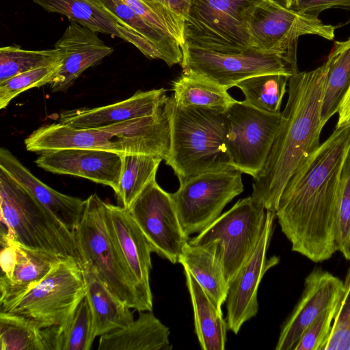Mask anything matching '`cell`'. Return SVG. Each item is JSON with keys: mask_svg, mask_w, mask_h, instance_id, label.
Returning a JSON list of instances; mask_svg holds the SVG:
<instances>
[{"mask_svg": "<svg viewBox=\"0 0 350 350\" xmlns=\"http://www.w3.org/2000/svg\"><path fill=\"white\" fill-rule=\"evenodd\" d=\"M62 65V61L19 74L0 83V109L6 108L12 99L25 91L51 84Z\"/></svg>", "mask_w": 350, "mask_h": 350, "instance_id": "obj_36", "label": "cell"}, {"mask_svg": "<svg viewBox=\"0 0 350 350\" xmlns=\"http://www.w3.org/2000/svg\"><path fill=\"white\" fill-rule=\"evenodd\" d=\"M0 304L5 311L40 282L64 258L1 237Z\"/></svg>", "mask_w": 350, "mask_h": 350, "instance_id": "obj_16", "label": "cell"}, {"mask_svg": "<svg viewBox=\"0 0 350 350\" xmlns=\"http://www.w3.org/2000/svg\"><path fill=\"white\" fill-rule=\"evenodd\" d=\"M350 147V123L331 135L296 169L275 213L281 230L297 252L314 262L337 250L341 169Z\"/></svg>", "mask_w": 350, "mask_h": 350, "instance_id": "obj_1", "label": "cell"}, {"mask_svg": "<svg viewBox=\"0 0 350 350\" xmlns=\"http://www.w3.org/2000/svg\"><path fill=\"white\" fill-rule=\"evenodd\" d=\"M344 282L321 267L304 280L301 296L283 324L275 350H294L304 331L325 310L341 302Z\"/></svg>", "mask_w": 350, "mask_h": 350, "instance_id": "obj_17", "label": "cell"}, {"mask_svg": "<svg viewBox=\"0 0 350 350\" xmlns=\"http://www.w3.org/2000/svg\"><path fill=\"white\" fill-rule=\"evenodd\" d=\"M343 282V297L325 350H350V266Z\"/></svg>", "mask_w": 350, "mask_h": 350, "instance_id": "obj_38", "label": "cell"}, {"mask_svg": "<svg viewBox=\"0 0 350 350\" xmlns=\"http://www.w3.org/2000/svg\"><path fill=\"white\" fill-rule=\"evenodd\" d=\"M164 109L170 138L165 161L180 183L200 174L232 165L226 146L224 111L179 107L172 96L167 98Z\"/></svg>", "mask_w": 350, "mask_h": 350, "instance_id": "obj_4", "label": "cell"}, {"mask_svg": "<svg viewBox=\"0 0 350 350\" xmlns=\"http://www.w3.org/2000/svg\"><path fill=\"white\" fill-rule=\"evenodd\" d=\"M183 72L205 77L227 90L247 78L262 74L289 77L299 72L297 64L277 53L254 47L239 53H222L185 42L183 47Z\"/></svg>", "mask_w": 350, "mask_h": 350, "instance_id": "obj_12", "label": "cell"}, {"mask_svg": "<svg viewBox=\"0 0 350 350\" xmlns=\"http://www.w3.org/2000/svg\"><path fill=\"white\" fill-rule=\"evenodd\" d=\"M289 77L282 74L258 75L242 80L236 87L243 93L246 104L262 111L278 113Z\"/></svg>", "mask_w": 350, "mask_h": 350, "instance_id": "obj_32", "label": "cell"}, {"mask_svg": "<svg viewBox=\"0 0 350 350\" xmlns=\"http://www.w3.org/2000/svg\"><path fill=\"white\" fill-rule=\"evenodd\" d=\"M93 316L95 337L124 328L134 321L133 312L104 283L88 264L82 267Z\"/></svg>", "mask_w": 350, "mask_h": 350, "instance_id": "obj_24", "label": "cell"}, {"mask_svg": "<svg viewBox=\"0 0 350 350\" xmlns=\"http://www.w3.org/2000/svg\"><path fill=\"white\" fill-rule=\"evenodd\" d=\"M49 12L66 16L94 32L118 37L150 59H161L159 51L107 8L100 0H33Z\"/></svg>", "mask_w": 350, "mask_h": 350, "instance_id": "obj_19", "label": "cell"}, {"mask_svg": "<svg viewBox=\"0 0 350 350\" xmlns=\"http://www.w3.org/2000/svg\"><path fill=\"white\" fill-rule=\"evenodd\" d=\"M173 99L182 107L225 111L237 101L224 87L200 75L183 72L172 83Z\"/></svg>", "mask_w": 350, "mask_h": 350, "instance_id": "obj_28", "label": "cell"}, {"mask_svg": "<svg viewBox=\"0 0 350 350\" xmlns=\"http://www.w3.org/2000/svg\"><path fill=\"white\" fill-rule=\"evenodd\" d=\"M338 114V117L336 127L342 126L350 123V87L342 100Z\"/></svg>", "mask_w": 350, "mask_h": 350, "instance_id": "obj_41", "label": "cell"}, {"mask_svg": "<svg viewBox=\"0 0 350 350\" xmlns=\"http://www.w3.org/2000/svg\"><path fill=\"white\" fill-rule=\"evenodd\" d=\"M297 0H284V4L288 7L291 8V5L296 2Z\"/></svg>", "mask_w": 350, "mask_h": 350, "instance_id": "obj_43", "label": "cell"}, {"mask_svg": "<svg viewBox=\"0 0 350 350\" xmlns=\"http://www.w3.org/2000/svg\"><path fill=\"white\" fill-rule=\"evenodd\" d=\"M0 350H45L42 328L12 313H0Z\"/></svg>", "mask_w": 350, "mask_h": 350, "instance_id": "obj_35", "label": "cell"}, {"mask_svg": "<svg viewBox=\"0 0 350 350\" xmlns=\"http://www.w3.org/2000/svg\"><path fill=\"white\" fill-rule=\"evenodd\" d=\"M55 48L62 55V65L53 81L51 92H65L88 68L111 55L113 49L91 29L70 21Z\"/></svg>", "mask_w": 350, "mask_h": 350, "instance_id": "obj_21", "label": "cell"}, {"mask_svg": "<svg viewBox=\"0 0 350 350\" xmlns=\"http://www.w3.org/2000/svg\"><path fill=\"white\" fill-rule=\"evenodd\" d=\"M122 1L153 29L184 46V18L170 7L159 0Z\"/></svg>", "mask_w": 350, "mask_h": 350, "instance_id": "obj_34", "label": "cell"}, {"mask_svg": "<svg viewBox=\"0 0 350 350\" xmlns=\"http://www.w3.org/2000/svg\"><path fill=\"white\" fill-rule=\"evenodd\" d=\"M36 153L66 148H90L120 154H144L167 158L169 121L164 105L154 114L109 126L77 129L59 122L43 124L24 141Z\"/></svg>", "mask_w": 350, "mask_h": 350, "instance_id": "obj_3", "label": "cell"}, {"mask_svg": "<svg viewBox=\"0 0 350 350\" xmlns=\"http://www.w3.org/2000/svg\"><path fill=\"white\" fill-rule=\"evenodd\" d=\"M266 213L252 196L241 199L188 242L214 247L230 286L254 252L264 229Z\"/></svg>", "mask_w": 350, "mask_h": 350, "instance_id": "obj_7", "label": "cell"}, {"mask_svg": "<svg viewBox=\"0 0 350 350\" xmlns=\"http://www.w3.org/2000/svg\"><path fill=\"white\" fill-rule=\"evenodd\" d=\"M328 66L289 77L288 100L266 162L252 185V198L275 213L287 182L320 146L321 105Z\"/></svg>", "mask_w": 350, "mask_h": 350, "instance_id": "obj_2", "label": "cell"}, {"mask_svg": "<svg viewBox=\"0 0 350 350\" xmlns=\"http://www.w3.org/2000/svg\"><path fill=\"white\" fill-rule=\"evenodd\" d=\"M0 169L27 189L56 219L75 234L85 200L59 193L35 176L8 149L0 148Z\"/></svg>", "mask_w": 350, "mask_h": 350, "instance_id": "obj_23", "label": "cell"}, {"mask_svg": "<svg viewBox=\"0 0 350 350\" xmlns=\"http://www.w3.org/2000/svg\"><path fill=\"white\" fill-rule=\"evenodd\" d=\"M104 201L96 194L85 206L75 236L83 265L92 266L107 287L129 308L152 311V301L144 295L111 237L104 217Z\"/></svg>", "mask_w": 350, "mask_h": 350, "instance_id": "obj_6", "label": "cell"}, {"mask_svg": "<svg viewBox=\"0 0 350 350\" xmlns=\"http://www.w3.org/2000/svg\"><path fill=\"white\" fill-rule=\"evenodd\" d=\"M345 10L350 12V8H347ZM348 24H350V16L349 17V18L347 20V21L345 23L342 24V25H348Z\"/></svg>", "mask_w": 350, "mask_h": 350, "instance_id": "obj_44", "label": "cell"}, {"mask_svg": "<svg viewBox=\"0 0 350 350\" xmlns=\"http://www.w3.org/2000/svg\"><path fill=\"white\" fill-rule=\"evenodd\" d=\"M333 8H349L350 0H297L290 8L318 17L321 12Z\"/></svg>", "mask_w": 350, "mask_h": 350, "instance_id": "obj_40", "label": "cell"}, {"mask_svg": "<svg viewBox=\"0 0 350 350\" xmlns=\"http://www.w3.org/2000/svg\"><path fill=\"white\" fill-rule=\"evenodd\" d=\"M63 59L57 49L26 50L18 46L0 49V83L19 74L48 66Z\"/></svg>", "mask_w": 350, "mask_h": 350, "instance_id": "obj_33", "label": "cell"}, {"mask_svg": "<svg viewBox=\"0 0 350 350\" xmlns=\"http://www.w3.org/2000/svg\"><path fill=\"white\" fill-rule=\"evenodd\" d=\"M35 163L53 174L78 176L109 186L116 193L122 154L90 148L58 149L40 153Z\"/></svg>", "mask_w": 350, "mask_h": 350, "instance_id": "obj_18", "label": "cell"}, {"mask_svg": "<svg viewBox=\"0 0 350 350\" xmlns=\"http://www.w3.org/2000/svg\"><path fill=\"white\" fill-rule=\"evenodd\" d=\"M104 217L109 232L129 269L146 297L152 301L150 286L152 249L144 234L121 206L104 202Z\"/></svg>", "mask_w": 350, "mask_h": 350, "instance_id": "obj_20", "label": "cell"}, {"mask_svg": "<svg viewBox=\"0 0 350 350\" xmlns=\"http://www.w3.org/2000/svg\"><path fill=\"white\" fill-rule=\"evenodd\" d=\"M275 218L274 212L267 211L264 229L254 252L230 284L226 301V321L228 329L235 334L239 333L244 323L256 315L258 311L257 291L262 278L280 261L275 256L267 257Z\"/></svg>", "mask_w": 350, "mask_h": 350, "instance_id": "obj_15", "label": "cell"}, {"mask_svg": "<svg viewBox=\"0 0 350 350\" xmlns=\"http://www.w3.org/2000/svg\"><path fill=\"white\" fill-rule=\"evenodd\" d=\"M1 237L32 250L77 262L83 259L75 234L0 169Z\"/></svg>", "mask_w": 350, "mask_h": 350, "instance_id": "obj_5", "label": "cell"}, {"mask_svg": "<svg viewBox=\"0 0 350 350\" xmlns=\"http://www.w3.org/2000/svg\"><path fill=\"white\" fill-rule=\"evenodd\" d=\"M340 303L323 312L304 331L294 350L325 349Z\"/></svg>", "mask_w": 350, "mask_h": 350, "instance_id": "obj_39", "label": "cell"}, {"mask_svg": "<svg viewBox=\"0 0 350 350\" xmlns=\"http://www.w3.org/2000/svg\"><path fill=\"white\" fill-rule=\"evenodd\" d=\"M169 336L152 311H141L126 327L100 336L98 350H170Z\"/></svg>", "mask_w": 350, "mask_h": 350, "instance_id": "obj_25", "label": "cell"}, {"mask_svg": "<svg viewBox=\"0 0 350 350\" xmlns=\"http://www.w3.org/2000/svg\"><path fill=\"white\" fill-rule=\"evenodd\" d=\"M178 263L187 269L221 311L226 301L229 284L212 245L196 246L187 242Z\"/></svg>", "mask_w": 350, "mask_h": 350, "instance_id": "obj_26", "label": "cell"}, {"mask_svg": "<svg viewBox=\"0 0 350 350\" xmlns=\"http://www.w3.org/2000/svg\"><path fill=\"white\" fill-rule=\"evenodd\" d=\"M226 146L232 163L242 173L256 178L275 139L282 113L260 111L237 100L224 111Z\"/></svg>", "mask_w": 350, "mask_h": 350, "instance_id": "obj_13", "label": "cell"}, {"mask_svg": "<svg viewBox=\"0 0 350 350\" xmlns=\"http://www.w3.org/2000/svg\"><path fill=\"white\" fill-rule=\"evenodd\" d=\"M326 63L328 70L321 112L324 125L333 115L338 113L350 87V38L334 42Z\"/></svg>", "mask_w": 350, "mask_h": 350, "instance_id": "obj_30", "label": "cell"}, {"mask_svg": "<svg viewBox=\"0 0 350 350\" xmlns=\"http://www.w3.org/2000/svg\"><path fill=\"white\" fill-rule=\"evenodd\" d=\"M85 293L82 267L65 259L10 308L1 312L21 316L40 328L59 325Z\"/></svg>", "mask_w": 350, "mask_h": 350, "instance_id": "obj_11", "label": "cell"}, {"mask_svg": "<svg viewBox=\"0 0 350 350\" xmlns=\"http://www.w3.org/2000/svg\"><path fill=\"white\" fill-rule=\"evenodd\" d=\"M262 0H190L184 18L185 42L222 53L251 48L249 10Z\"/></svg>", "mask_w": 350, "mask_h": 350, "instance_id": "obj_8", "label": "cell"}, {"mask_svg": "<svg viewBox=\"0 0 350 350\" xmlns=\"http://www.w3.org/2000/svg\"><path fill=\"white\" fill-rule=\"evenodd\" d=\"M184 16L190 0H159Z\"/></svg>", "mask_w": 350, "mask_h": 350, "instance_id": "obj_42", "label": "cell"}, {"mask_svg": "<svg viewBox=\"0 0 350 350\" xmlns=\"http://www.w3.org/2000/svg\"><path fill=\"white\" fill-rule=\"evenodd\" d=\"M242 172L233 165L206 172L180 183L171 193L185 234L200 233L243 191Z\"/></svg>", "mask_w": 350, "mask_h": 350, "instance_id": "obj_10", "label": "cell"}, {"mask_svg": "<svg viewBox=\"0 0 350 350\" xmlns=\"http://www.w3.org/2000/svg\"><path fill=\"white\" fill-rule=\"evenodd\" d=\"M336 247L345 259L350 260V147L340 177Z\"/></svg>", "mask_w": 350, "mask_h": 350, "instance_id": "obj_37", "label": "cell"}, {"mask_svg": "<svg viewBox=\"0 0 350 350\" xmlns=\"http://www.w3.org/2000/svg\"><path fill=\"white\" fill-rule=\"evenodd\" d=\"M246 25L252 47L280 54L295 64L300 36L315 35L332 40L336 29L317 16L288 8L278 0H262L252 8Z\"/></svg>", "mask_w": 350, "mask_h": 350, "instance_id": "obj_9", "label": "cell"}, {"mask_svg": "<svg viewBox=\"0 0 350 350\" xmlns=\"http://www.w3.org/2000/svg\"><path fill=\"white\" fill-rule=\"evenodd\" d=\"M152 252L173 264L178 262L188 242L179 221L172 194L152 180L128 209Z\"/></svg>", "mask_w": 350, "mask_h": 350, "instance_id": "obj_14", "label": "cell"}, {"mask_svg": "<svg viewBox=\"0 0 350 350\" xmlns=\"http://www.w3.org/2000/svg\"><path fill=\"white\" fill-rule=\"evenodd\" d=\"M95 338L86 293L61 325L46 327L48 350H90Z\"/></svg>", "mask_w": 350, "mask_h": 350, "instance_id": "obj_29", "label": "cell"}, {"mask_svg": "<svg viewBox=\"0 0 350 350\" xmlns=\"http://www.w3.org/2000/svg\"><path fill=\"white\" fill-rule=\"evenodd\" d=\"M164 88L137 91L122 101L94 108L60 111L57 122L77 129H94L144 118L156 113L167 96Z\"/></svg>", "mask_w": 350, "mask_h": 350, "instance_id": "obj_22", "label": "cell"}, {"mask_svg": "<svg viewBox=\"0 0 350 350\" xmlns=\"http://www.w3.org/2000/svg\"><path fill=\"white\" fill-rule=\"evenodd\" d=\"M161 157L144 154H122V170L116 193L120 206L128 210L146 187L156 178Z\"/></svg>", "mask_w": 350, "mask_h": 350, "instance_id": "obj_31", "label": "cell"}, {"mask_svg": "<svg viewBox=\"0 0 350 350\" xmlns=\"http://www.w3.org/2000/svg\"><path fill=\"white\" fill-rule=\"evenodd\" d=\"M184 273L194 317L195 332L203 350H224L228 326L219 310L185 268Z\"/></svg>", "mask_w": 350, "mask_h": 350, "instance_id": "obj_27", "label": "cell"}]
</instances>
